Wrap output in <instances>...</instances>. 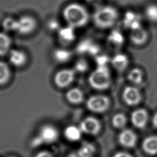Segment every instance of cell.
Wrapping results in <instances>:
<instances>
[{
    "label": "cell",
    "instance_id": "cell-1",
    "mask_svg": "<svg viewBox=\"0 0 157 157\" xmlns=\"http://www.w3.org/2000/svg\"><path fill=\"white\" fill-rule=\"evenodd\" d=\"M63 15L67 25L74 28L85 26L90 18L86 8L77 3H71L65 7Z\"/></svg>",
    "mask_w": 157,
    "mask_h": 157
},
{
    "label": "cell",
    "instance_id": "cell-2",
    "mask_svg": "<svg viewBox=\"0 0 157 157\" xmlns=\"http://www.w3.org/2000/svg\"><path fill=\"white\" fill-rule=\"evenodd\" d=\"M118 18V12L112 6H100L96 9L93 19L95 25L101 29H106L113 26Z\"/></svg>",
    "mask_w": 157,
    "mask_h": 157
},
{
    "label": "cell",
    "instance_id": "cell-3",
    "mask_svg": "<svg viewBox=\"0 0 157 157\" xmlns=\"http://www.w3.org/2000/svg\"><path fill=\"white\" fill-rule=\"evenodd\" d=\"M88 82L91 86L96 90L107 89L111 83L110 73L107 66L97 67L90 75Z\"/></svg>",
    "mask_w": 157,
    "mask_h": 157
},
{
    "label": "cell",
    "instance_id": "cell-4",
    "mask_svg": "<svg viewBox=\"0 0 157 157\" xmlns=\"http://www.w3.org/2000/svg\"><path fill=\"white\" fill-rule=\"evenodd\" d=\"M109 98L102 94L93 95L86 101V107L91 112L96 113H102L106 111L110 106Z\"/></svg>",
    "mask_w": 157,
    "mask_h": 157
},
{
    "label": "cell",
    "instance_id": "cell-5",
    "mask_svg": "<svg viewBox=\"0 0 157 157\" xmlns=\"http://www.w3.org/2000/svg\"><path fill=\"white\" fill-rule=\"evenodd\" d=\"M36 26V20L32 17L24 15L15 20V31L21 34H27L31 33Z\"/></svg>",
    "mask_w": 157,
    "mask_h": 157
},
{
    "label": "cell",
    "instance_id": "cell-6",
    "mask_svg": "<svg viewBox=\"0 0 157 157\" xmlns=\"http://www.w3.org/2000/svg\"><path fill=\"white\" fill-rule=\"evenodd\" d=\"M75 78V71L71 69H62L57 72L54 77L55 85L59 88H66L72 83Z\"/></svg>",
    "mask_w": 157,
    "mask_h": 157
},
{
    "label": "cell",
    "instance_id": "cell-7",
    "mask_svg": "<svg viewBox=\"0 0 157 157\" xmlns=\"http://www.w3.org/2000/svg\"><path fill=\"white\" fill-rule=\"evenodd\" d=\"M79 128L82 132L88 135H96L101 131V124L96 118L88 117L81 121Z\"/></svg>",
    "mask_w": 157,
    "mask_h": 157
},
{
    "label": "cell",
    "instance_id": "cell-8",
    "mask_svg": "<svg viewBox=\"0 0 157 157\" xmlns=\"http://www.w3.org/2000/svg\"><path fill=\"white\" fill-rule=\"evenodd\" d=\"M124 102L130 106L137 105L141 101L142 96L139 89L133 86H127L123 91Z\"/></svg>",
    "mask_w": 157,
    "mask_h": 157
},
{
    "label": "cell",
    "instance_id": "cell-9",
    "mask_svg": "<svg viewBox=\"0 0 157 157\" xmlns=\"http://www.w3.org/2000/svg\"><path fill=\"white\" fill-rule=\"evenodd\" d=\"M37 137L40 139L42 144H51L57 140L58 131L55 126L51 124H45L40 128Z\"/></svg>",
    "mask_w": 157,
    "mask_h": 157
},
{
    "label": "cell",
    "instance_id": "cell-10",
    "mask_svg": "<svg viewBox=\"0 0 157 157\" xmlns=\"http://www.w3.org/2000/svg\"><path fill=\"white\" fill-rule=\"evenodd\" d=\"M137 140L136 134L131 129H123L118 135V142L120 144L126 148H132L135 147Z\"/></svg>",
    "mask_w": 157,
    "mask_h": 157
},
{
    "label": "cell",
    "instance_id": "cell-11",
    "mask_svg": "<svg viewBox=\"0 0 157 157\" xmlns=\"http://www.w3.org/2000/svg\"><path fill=\"white\" fill-rule=\"evenodd\" d=\"M148 120V114L144 109H137L134 110L131 115V121L133 126L139 129L145 127Z\"/></svg>",
    "mask_w": 157,
    "mask_h": 157
},
{
    "label": "cell",
    "instance_id": "cell-12",
    "mask_svg": "<svg viewBox=\"0 0 157 157\" xmlns=\"http://www.w3.org/2000/svg\"><path fill=\"white\" fill-rule=\"evenodd\" d=\"M130 39L134 44L137 45H141L147 41L148 39V34L141 26L131 30Z\"/></svg>",
    "mask_w": 157,
    "mask_h": 157
},
{
    "label": "cell",
    "instance_id": "cell-13",
    "mask_svg": "<svg viewBox=\"0 0 157 157\" xmlns=\"http://www.w3.org/2000/svg\"><path fill=\"white\" fill-rule=\"evenodd\" d=\"M74 29V28L69 25L59 29L58 37L60 42L64 44H68L73 42L75 38Z\"/></svg>",
    "mask_w": 157,
    "mask_h": 157
},
{
    "label": "cell",
    "instance_id": "cell-14",
    "mask_svg": "<svg viewBox=\"0 0 157 157\" xmlns=\"http://www.w3.org/2000/svg\"><path fill=\"white\" fill-rule=\"evenodd\" d=\"M142 147L144 151L151 155L157 154V136H150L142 142Z\"/></svg>",
    "mask_w": 157,
    "mask_h": 157
},
{
    "label": "cell",
    "instance_id": "cell-15",
    "mask_svg": "<svg viewBox=\"0 0 157 157\" xmlns=\"http://www.w3.org/2000/svg\"><path fill=\"white\" fill-rule=\"evenodd\" d=\"M113 67L118 71H124L128 66L129 59L127 55L123 53H117L111 59Z\"/></svg>",
    "mask_w": 157,
    "mask_h": 157
},
{
    "label": "cell",
    "instance_id": "cell-16",
    "mask_svg": "<svg viewBox=\"0 0 157 157\" xmlns=\"http://www.w3.org/2000/svg\"><path fill=\"white\" fill-rule=\"evenodd\" d=\"M123 23L124 26L129 28L130 30L134 29L142 26L140 17L132 12H128L125 14Z\"/></svg>",
    "mask_w": 157,
    "mask_h": 157
},
{
    "label": "cell",
    "instance_id": "cell-17",
    "mask_svg": "<svg viewBox=\"0 0 157 157\" xmlns=\"http://www.w3.org/2000/svg\"><path fill=\"white\" fill-rule=\"evenodd\" d=\"M66 98L69 102L74 104H78L83 102L84 94L82 91L79 88H73L67 91Z\"/></svg>",
    "mask_w": 157,
    "mask_h": 157
},
{
    "label": "cell",
    "instance_id": "cell-18",
    "mask_svg": "<svg viewBox=\"0 0 157 157\" xmlns=\"http://www.w3.org/2000/svg\"><path fill=\"white\" fill-rule=\"evenodd\" d=\"M82 131L79 127L70 125L67 126L64 131V135L66 139L71 142L78 141L82 136Z\"/></svg>",
    "mask_w": 157,
    "mask_h": 157
},
{
    "label": "cell",
    "instance_id": "cell-19",
    "mask_svg": "<svg viewBox=\"0 0 157 157\" xmlns=\"http://www.w3.org/2000/svg\"><path fill=\"white\" fill-rule=\"evenodd\" d=\"M26 57L25 54L18 50H12L10 52L9 60L15 66H21L26 62Z\"/></svg>",
    "mask_w": 157,
    "mask_h": 157
},
{
    "label": "cell",
    "instance_id": "cell-20",
    "mask_svg": "<svg viewBox=\"0 0 157 157\" xmlns=\"http://www.w3.org/2000/svg\"><path fill=\"white\" fill-rule=\"evenodd\" d=\"M108 43L110 46L117 48L120 47L124 43V37L119 31H113L108 37Z\"/></svg>",
    "mask_w": 157,
    "mask_h": 157
},
{
    "label": "cell",
    "instance_id": "cell-21",
    "mask_svg": "<svg viewBox=\"0 0 157 157\" xmlns=\"http://www.w3.org/2000/svg\"><path fill=\"white\" fill-rule=\"evenodd\" d=\"M71 52L66 49H56L53 52V57L56 61L61 63H66L71 58Z\"/></svg>",
    "mask_w": 157,
    "mask_h": 157
},
{
    "label": "cell",
    "instance_id": "cell-22",
    "mask_svg": "<svg viewBox=\"0 0 157 157\" xmlns=\"http://www.w3.org/2000/svg\"><path fill=\"white\" fill-rule=\"evenodd\" d=\"M128 78L134 84H140L143 80V72L139 68H134L129 72Z\"/></svg>",
    "mask_w": 157,
    "mask_h": 157
},
{
    "label": "cell",
    "instance_id": "cell-23",
    "mask_svg": "<svg viewBox=\"0 0 157 157\" xmlns=\"http://www.w3.org/2000/svg\"><path fill=\"white\" fill-rule=\"evenodd\" d=\"M94 151V145L90 143L85 142L80 147L78 150V155L80 157H92Z\"/></svg>",
    "mask_w": 157,
    "mask_h": 157
},
{
    "label": "cell",
    "instance_id": "cell-24",
    "mask_svg": "<svg viewBox=\"0 0 157 157\" xmlns=\"http://www.w3.org/2000/svg\"><path fill=\"white\" fill-rule=\"evenodd\" d=\"M10 45V39L9 37L3 33H0V55L6 54L9 50Z\"/></svg>",
    "mask_w": 157,
    "mask_h": 157
},
{
    "label": "cell",
    "instance_id": "cell-25",
    "mask_svg": "<svg viewBox=\"0 0 157 157\" xmlns=\"http://www.w3.org/2000/svg\"><path fill=\"white\" fill-rule=\"evenodd\" d=\"M127 122L126 116L123 113H117L112 117V125L118 129L123 128Z\"/></svg>",
    "mask_w": 157,
    "mask_h": 157
},
{
    "label": "cell",
    "instance_id": "cell-26",
    "mask_svg": "<svg viewBox=\"0 0 157 157\" xmlns=\"http://www.w3.org/2000/svg\"><path fill=\"white\" fill-rule=\"evenodd\" d=\"M147 18L151 22H157V5L150 4L148 6L145 10Z\"/></svg>",
    "mask_w": 157,
    "mask_h": 157
},
{
    "label": "cell",
    "instance_id": "cell-27",
    "mask_svg": "<svg viewBox=\"0 0 157 157\" xmlns=\"http://www.w3.org/2000/svg\"><path fill=\"white\" fill-rule=\"evenodd\" d=\"M9 76L10 71L8 66L4 62H0V85L5 83Z\"/></svg>",
    "mask_w": 157,
    "mask_h": 157
},
{
    "label": "cell",
    "instance_id": "cell-28",
    "mask_svg": "<svg viewBox=\"0 0 157 157\" xmlns=\"http://www.w3.org/2000/svg\"><path fill=\"white\" fill-rule=\"evenodd\" d=\"M93 44V42L88 39H85L81 41L77 47V52L80 53H84L86 52H88V50Z\"/></svg>",
    "mask_w": 157,
    "mask_h": 157
},
{
    "label": "cell",
    "instance_id": "cell-29",
    "mask_svg": "<svg viewBox=\"0 0 157 157\" xmlns=\"http://www.w3.org/2000/svg\"><path fill=\"white\" fill-rule=\"evenodd\" d=\"M88 68V64L87 61L84 59H80L75 63L74 70L78 72H84L86 71Z\"/></svg>",
    "mask_w": 157,
    "mask_h": 157
},
{
    "label": "cell",
    "instance_id": "cell-30",
    "mask_svg": "<svg viewBox=\"0 0 157 157\" xmlns=\"http://www.w3.org/2000/svg\"><path fill=\"white\" fill-rule=\"evenodd\" d=\"M15 20L11 18H6L2 23L3 28L6 31H14L15 29Z\"/></svg>",
    "mask_w": 157,
    "mask_h": 157
},
{
    "label": "cell",
    "instance_id": "cell-31",
    "mask_svg": "<svg viewBox=\"0 0 157 157\" xmlns=\"http://www.w3.org/2000/svg\"><path fill=\"white\" fill-rule=\"evenodd\" d=\"M95 59H96V62L98 65V67L107 66V63L109 61V57L107 55H97Z\"/></svg>",
    "mask_w": 157,
    "mask_h": 157
},
{
    "label": "cell",
    "instance_id": "cell-32",
    "mask_svg": "<svg viewBox=\"0 0 157 157\" xmlns=\"http://www.w3.org/2000/svg\"><path fill=\"white\" fill-rule=\"evenodd\" d=\"M99 47L98 45L94 44V43H93L88 50V53L91 55H93V56H97V54L98 53V52H99Z\"/></svg>",
    "mask_w": 157,
    "mask_h": 157
},
{
    "label": "cell",
    "instance_id": "cell-33",
    "mask_svg": "<svg viewBox=\"0 0 157 157\" xmlns=\"http://www.w3.org/2000/svg\"><path fill=\"white\" fill-rule=\"evenodd\" d=\"M36 157H53L52 155L46 151H42L37 154Z\"/></svg>",
    "mask_w": 157,
    "mask_h": 157
},
{
    "label": "cell",
    "instance_id": "cell-34",
    "mask_svg": "<svg viewBox=\"0 0 157 157\" xmlns=\"http://www.w3.org/2000/svg\"><path fill=\"white\" fill-rule=\"evenodd\" d=\"M113 157H132V156L126 152L120 151L115 153Z\"/></svg>",
    "mask_w": 157,
    "mask_h": 157
},
{
    "label": "cell",
    "instance_id": "cell-35",
    "mask_svg": "<svg viewBox=\"0 0 157 157\" xmlns=\"http://www.w3.org/2000/svg\"><path fill=\"white\" fill-rule=\"evenodd\" d=\"M152 123L155 128H157V112L153 115L152 118Z\"/></svg>",
    "mask_w": 157,
    "mask_h": 157
},
{
    "label": "cell",
    "instance_id": "cell-36",
    "mask_svg": "<svg viewBox=\"0 0 157 157\" xmlns=\"http://www.w3.org/2000/svg\"><path fill=\"white\" fill-rule=\"evenodd\" d=\"M87 2H90V3H93V4H95L97 3L98 2H99L101 0H86Z\"/></svg>",
    "mask_w": 157,
    "mask_h": 157
}]
</instances>
